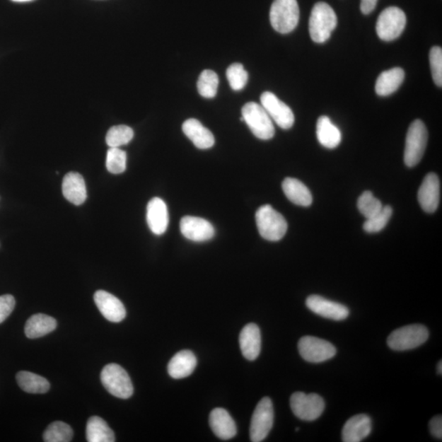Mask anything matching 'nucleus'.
Masks as SVG:
<instances>
[{"instance_id":"obj_1","label":"nucleus","mask_w":442,"mask_h":442,"mask_svg":"<svg viewBox=\"0 0 442 442\" xmlns=\"http://www.w3.org/2000/svg\"><path fill=\"white\" fill-rule=\"evenodd\" d=\"M337 18L335 10L325 2L315 4L310 13L309 31L315 43L326 42L337 27Z\"/></svg>"},{"instance_id":"obj_2","label":"nucleus","mask_w":442,"mask_h":442,"mask_svg":"<svg viewBox=\"0 0 442 442\" xmlns=\"http://www.w3.org/2000/svg\"><path fill=\"white\" fill-rule=\"evenodd\" d=\"M256 222L260 235L268 241H279L288 231L287 221L270 205L259 208Z\"/></svg>"},{"instance_id":"obj_3","label":"nucleus","mask_w":442,"mask_h":442,"mask_svg":"<svg viewBox=\"0 0 442 442\" xmlns=\"http://www.w3.org/2000/svg\"><path fill=\"white\" fill-rule=\"evenodd\" d=\"M300 9L296 0H274L270 8L272 28L281 34H288L298 25Z\"/></svg>"},{"instance_id":"obj_4","label":"nucleus","mask_w":442,"mask_h":442,"mask_svg":"<svg viewBox=\"0 0 442 442\" xmlns=\"http://www.w3.org/2000/svg\"><path fill=\"white\" fill-rule=\"evenodd\" d=\"M428 138V129L424 123L415 120L410 124L405 139L404 161L409 168H414L420 163L427 147Z\"/></svg>"},{"instance_id":"obj_5","label":"nucleus","mask_w":442,"mask_h":442,"mask_svg":"<svg viewBox=\"0 0 442 442\" xmlns=\"http://www.w3.org/2000/svg\"><path fill=\"white\" fill-rule=\"evenodd\" d=\"M242 117L257 138L268 140L274 136L275 129L272 119L260 104L250 102L242 108Z\"/></svg>"},{"instance_id":"obj_6","label":"nucleus","mask_w":442,"mask_h":442,"mask_svg":"<svg viewBox=\"0 0 442 442\" xmlns=\"http://www.w3.org/2000/svg\"><path fill=\"white\" fill-rule=\"evenodd\" d=\"M429 332L422 325H412L400 327L392 332L388 339L391 349L403 351L414 349L427 342Z\"/></svg>"},{"instance_id":"obj_7","label":"nucleus","mask_w":442,"mask_h":442,"mask_svg":"<svg viewBox=\"0 0 442 442\" xmlns=\"http://www.w3.org/2000/svg\"><path fill=\"white\" fill-rule=\"evenodd\" d=\"M101 381L107 391L114 397L128 399L133 395L134 388L131 378L127 372L117 364H109L103 368Z\"/></svg>"},{"instance_id":"obj_8","label":"nucleus","mask_w":442,"mask_h":442,"mask_svg":"<svg viewBox=\"0 0 442 442\" xmlns=\"http://www.w3.org/2000/svg\"><path fill=\"white\" fill-rule=\"evenodd\" d=\"M407 25V16L397 7L384 9L377 21L376 31L383 41H392L402 34Z\"/></svg>"},{"instance_id":"obj_9","label":"nucleus","mask_w":442,"mask_h":442,"mask_svg":"<svg viewBox=\"0 0 442 442\" xmlns=\"http://www.w3.org/2000/svg\"><path fill=\"white\" fill-rule=\"evenodd\" d=\"M291 409L296 417L304 421H314L323 414L325 402L318 394L295 392L290 398Z\"/></svg>"},{"instance_id":"obj_10","label":"nucleus","mask_w":442,"mask_h":442,"mask_svg":"<svg viewBox=\"0 0 442 442\" xmlns=\"http://www.w3.org/2000/svg\"><path fill=\"white\" fill-rule=\"evenodd\" d=\"M274 412L272 400L264 397L255 409L250 426V438L252 442H261L267 438L274 425Z\"/></svg>"},{"instance_id":"obj_11","label":"nucleus","mask_w":442,"mask_h":442,"mask_svg":"<svg viewBox=\"0 0 442 442\" xmlns=\"http://www.w3.org/2000/svg\"><path fill=\"white\" fill-rule=\"evenodd\" d=\"M298 351L305 361L321 363L330 360L336 355V347L331 342L318 337L306 336L298 342Z\"/></svg>"},{"instance_id":"obj_12","label":"nucleus","mask_w":442,"mask_h":442,"mask_svg":"<svg viewBox=\"0 0 442 442\" xmlns=\"http://www.w3.org/2000/svg\"><path fill=\"white\" fill-rule=\"evenodd\" d=\"M261 105L280 128L289 129L293 127L295 117L292 109L274 93L264 92L261 96Z\"/></svg>"},{"instance_id":"obj_13","label":"nucleus","mask_w":442,"mask_h":442,"mask_svg":"<svg viewBox=\"0 0 442 442\" xmlns=\"http://www.w3.org/2000/svg\"><path fill=\"white\" fill-rule=\"evenodd\" d=\"M306 305L315 314L332 320H344L350 314L349 309L346 306L319 295L308 296Z\"/></svg>"},{"instance_id":"obj_14","label":"nucleus","mask_w":442,"mask_h":442,"mask_svg":"<svg viewBox=\"0 0 442 442\" xmlns=\"http://www.w3.org/2000/svg\"><path fill=\"white\" fill-rule=\"evenodd\" d=\"M180 231L187 239L194 242H205L215 236V228L211 223L196 216L182 218Z\"/></svg>"},{"instance_id":"obj_15","label":"nucleus","mask_w":442,"mask_h":442,"mask_svg":"<svg viewBox=\"0 0 442 442\" xmlns=\"http://www.w3.org/2000/svg\"><path fill=\"white\" fill-rule=\"evenodd\" d=\"M441 185L438 176L429 173L425 176L418 192V200L425 212L434 213L440 204Z\"/></svg>"},{"instance_id":"obj_16","label":"nucleus","mask_w":442,"mask_h":442,"mask_svg":"<svg viewBox=\"0 0 442 442\" xmlns=\"http://www.w3.org/2000/svg\"><path fill=\"white\" fill-rule=\"evenodd\" d=\"M97 308L108 321L119 323L126 318L127 310L121 301L115 296L98 290L93 296Z\"/></svg>"},{"instance_id":"obj_17","label":"nucleus","mask_w":442,"mask_h":442,"mask_svg":"<svg viewBox=\"0 0 442 442\" xmlns=\"http://www.w3.org/2000/svg\"><path fill=\"white\" fill-rule=\"evenodd\" d=\"M147 222L151 231L156 235H162L168 230L169 225L168 206L159 197H154L149 202Z\"/></svg>"},{"instance_id":"obj_18","label":"nucleus","mask_w":442,"mask_h":442,"mask_svg":"<svg viewBox=\"0 0 442 442\" xmlns=\"http://www.w3.org/2000/svg\"><path fill=\"white\" fill-rule=\"evenodd\" d=\"M372 431V420L367 414H357L347 421L342 431L344 442H360Z\"/></svg>"},{"instance_id":"obj_19","label":"nucleus","mask_w":442,"mask_h":442,"mask_svg":"<svg viewBox=\"0 0 442 442\" xmlns=\"http://www.w3.org/2000/svg\"><path fill=\"white\" fill-rule=\"evenodd\" d=\"M239 344L247 360H256L262 350L261 330L256 324H248L243 327L239 335Z\"/></svg>"},{"instance_id":"obj_20","label":"nucleus","mask_w":442,"mask_h":442,"mask_svg":"<svg viewBox=\"0 0 442 442\" xmlns=\"http://www.w3.org/2000/svg\"><path fill=\"white\" fill-rule=\"evenodd\" d=\"M211 429L218 438L230 440L237 434L235 420L225 409L216 408L210 414Z\"/></svg>"},{"instance_id":"obj_21","label":"nucleus","mask_w":442,"mask_h":442,"mask_svg":"<svg viewBox=\"0 0 442 442\" xmlns=\"http://www.w3.org/2000/svg\"><path fill=\"white\" fill-rule=\"evenodd\" d=\"M182 129L197 149H208L215 144L214 135L196 119L187 120Z\"/></svg>"},{"instance_id":"obj_22","label":"nucleus","mask_w":442,"mask_h":442,"mask_svg":"<svg viewBox=\"0 0 442 442\" xmlns=\"http://www.w3.org/2000/svg\"><path fill=\"white\" fill-rule=\"evenodd\" d=\"M62 194L72 204L80 206L84 204L87 199V191L83 176L76 173L66 174L62 182Z\"/></svg>"},{"instance_id":"obj_23","label":"nucleus","mask_w":442,"mask_h":442,"mask_svg":"<svg viewBox=\"0 0 442 442\" xmlns=\"http://www.w3.org/2000/svg\"><path fill=\"white\" fill-rule=\"evenodd\" d=\"M197 366V358L189 350L176 353L168 364V373L171 378L180 379L189 377Z\"/></svg>"},{"instance_id":"obj_24","label":"nucleus","mask_w":442,"mask_h":442,"mask_svg":"<svg viewBox=\"0 0 442 442\" xmlns=\"http://www.w3.org/2000/svg\"><path fill=\"white\" fill-rule=\"evenodd\" d=\"M316 134L320 144L326 149H335L342 141V133L330 117L322 116L316 124Z\"/></svg>"},{"instance_id":"obj_25","label":"nucleus","mask_w":442,"mask_h":442,"mask_svg":"<svg viewBox=\"0 0 442 442\" xmlns=\"http://www.w3.org/2000/svg\"><path fill=\"white\" fill-rule=\"evenodd\" d=\"M405 80V71L400 67H395L382 72L376 85V91L379 96H389L396 92Z\"/></svg>"},{"instance_id":"obj_26","label":"nucleus","mask_w":442,"mask_h":442,"mask_svg":"<svg viewBox=\"0 0 442 442\" xmlns=\"http://www.w3.org/2000/svg\"><path fill=\"white\" fill-rule=\"evenodd\" d=\"M282 188L286 197L296 205L309 207L313 201L310 190L298 180L286 178Z\"/></svg>"},{"instance_id":"obj_27","label":"nucleus","mask_w":442,"mask_h":442,"mask_svg":"<svg viewBox=\"0 0 442 442\" xmlns=\"http://www.w3.org/2000/svg\"><path fill=\"white\" fill-rule=\"evenodd\" d=\"M56 327L57 321L53 317L45 314L34 315L25 324V334L29 339H38L55 330Z\"/></svg>"},{"instance_id":"obj_28","label":"nucleus","mask_w":442,"mask_h":442,"mask_svg":"<svg viewBox=\"0 0 442 442\" xmlns=\"http://www.w3.org/2000/svg\"><path fill=\"white\" fill-rule=\"evenodd\" d=\"M86 438L88 442H113L115 434L102 418L93 416L88 420Z\"/></svg>"},{"instance_id":"obj_29","label":"nucleus","mask_w":442,"mask_h":442,"mask_svg":"<svg viewBox=\"0 0 442 442\" xmlns=\"http://www.w3.org/2000/svg\"><path fill=\"white\" fill-rule=\"evenodd\" d=\"M17 382L24 392L33 394H43L49 391L50 385L46 378L38 374L21 371L17 374Z\"/></svg>"},{"instance_id":"obj_30","label":"nucleus","mask_w":442,"mask_h":442,"mask_svg":"<svg viewBox=\"0 0 442 442\" xmlns=\"http://www.w3.org/2000/svg\"><path fill=\"white\" fill-rule=\"evenodd\" d=\"M218 86H219V77L216 72L205 70L202 72L197 81V91L202 97L212 98L216 95Z\"/></svg>"},{"instance_id":"obj_31","label":"nucleus","mask_w":442,"mask_h":442,"mask_svg":"<svg viewBox=\"0 0 442 442\" xmlns=\"http://www.w3.org/2000/svg\"><path fill=\"white\" fill-rule=\"evenodd\" d=\"M74 438V430L69 424L57 421L49 425L44 433L46 442H69Z\"/></svg>"},{"instance_id":"obj_32","label":"nucleus","mask_w":442,"mask_h":442,"mask_svg":"<svg viewBox=\"0 0 442 442\" xmlns=\"http://www.w3.org/2000/svg\"><path fill=\"white\" fill-rule=\"evenodd\" d=\"M134 132L127 126L112 127L106 135V143L110 148H119L132 141Z\"/></svg>"},{"instance_id":"obj_33","label":"nucleus","mask_w":442,"mask_h":442,"mask_svg":"<svg viewBox=\"0 0 442 442\" xmlns=\"http://www.w3.org/2000/svg\"><path fill=\"white\" fill-rule=\"evenodd\" d=\"M357 207L359 211L366 219L378 214L383 207L382 202L376 199L371 191L363 192L358 199Z\"/></svg>"},{"instance_id":"obj_34","label":"nucleus","mask_w":442,"mask_h":442,"mask_svg":"<svg viewBox=\"0 0 442 442\" xmlns=\"http://www.w3.org/2000/svg\"><path fill=\"white\" fill-rule=\"evenodd\" d=\"M392 213V207H383L378 214L366 219V221L364 223V231L369 233L380 232L387 226Z\"/></svg>"},{"instance_id":"obj_35","label":"nucleus","mask_w":442,"mask_h":442,"mask_svg":"<svg viewBox=\"0 0 442 442\" xmlns=\"http://www.w3.org/2000/svg\"><path fill=\"white\" fill-rule=\"evenodd\" d=\"M127 153L119 148H110L107 153L106 166L109 173L118 175L127 169Z\"/></svg>"},{"instance_id":"obj_36","label":"nucleus","mask_w":442,"mask_h":442,"mask_svg":"<svg viewBox=\"0 0 442 442\" xmlns=\"http://www.w3.org/2000/svg\"><path fill=\"white\" fill-rule=\"evenodd\" d=\"M226 76L232 90L242 91L248 81V71L240 64H233L228 67Z\"/></svg>"},{"instance_id":"obj_37","label":"nucleus","mask_w":442,"mask_h":442,"mask_svg":"<svg viewBox=\"0 0 442 442\" xmlns=\"http://www.w3.org/2000/svg\"><path fill=\"white\" fill-rule=\"evenodd\" d=\"M429 61L431 76L435 84L442 86V50L441 47L435 46L430 50Z\"/></svg>"},{"instance_id":"obj_38","label":"nucleus","mask_w":442,"mask_h":442,"mask_svg":"<svg viewBox=\"0 0 442 442\" xmlns=\"http://www.w3.org/2000/svg\"><path fill=\"white\" fill-rule=\"evenodd\" d=\"M15 298L12 295L0 296V324L8 318L15 308Z\"/></svg>"},{"instance_id":"obj_39","label":"nucleus","mask_w":442,"mask_h":442,"mask_svg":"<svg viewBox=\"0 0 442 442\" xmlns=\"http://www.w3.org/2000/svg\"><path fill=\"white\" fill-rule=\"evenodd\" d=\"M429 429L431 435L438 439L442 438V417L441 415L436 416L431 419Z\"/></svg>"},{"instance_id":"obj_40","label":"nucleus","mask_w":442,"mask_h":442,"mask_svg":"<svg viewBox=\"0 0 442 442\" xmlns=\"http://www.w3.org/2000/svg\"><path fill=\"white\" fill-rule=\"evenodd\" d=\"M377 4L378 0H361V12L365 15L371 13L376 9Z\"/></svg>"},{"instance_id":"obj_41","label":"nucleus","mask_w":442,"mask_h":442,"mask_svg":"<svg viewBox=\"0 0 442 442\" xmlns=\"http://www.w3.org/2000/svg\"><path fill=\"white\" fill-rule=\"evenodd\" d=\"M438 373L441 376L442 373V362L440 361L438 365Z\"/></svg>"},{"instance_id":"obj_42","label":"nucleus","mask_w":442,"mask_h":442,"mask_svg":"<svg viewBox=\"0 0 442 442\" xmlns=\"http://www.w3.org/2000/svg\"><path fill=\"white\" fill-rule=\"evenodd\" d=\"M12 1L23 3V2L33 1V0H12Z\"/></svg>"}]
</instances>
